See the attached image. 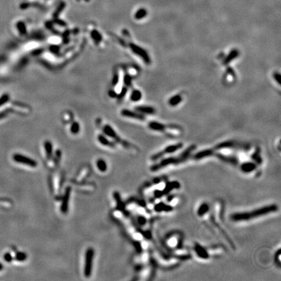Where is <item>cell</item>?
I'll list each match as a JSON object with an SVG mask.
<instances>
[{"mask_svg": "<svg viewBox=\"0 0 281 281\" xmlns=\"http://www.w3.org/2000/svg\"><path fill=\"white\" fill-rule=\"evenodd\" d=\"M65 5H66V4H65V3H64V2H63V3H61V4H60L57 7V8L56 9V11H55L54 13H53V17H55V18L57 17L59 14L61 13L62 12V11L64 9V7H65Z\"/></svg>", "mask_w": 281, "mask_h": 281, "instance_id": "26", "label": "cell"}, {"mask_svg": "<svg viewBox=\"0 0 281 281\" xmlns=\"http://www.w3.org/2000/svg\"><path fill=\"white\" fill-rule=\"evenodd\" d=\"M279 206L277 204H268L260 208L243 212L234 213L230 215V219L234 222H246L269 215L278 211Z\"/></svg>", "mask_w": 281, "mask_h": 281, "instance_id": "1", "label": "cell"}, {"mask_svg": "<svg viewBox=\"0 0 281 281\" xmlns=\"http://www.w3.org/2000/svg\"><path fill=\"white\" fill-rule=\"evenodd\" d=\"M12 159L16 163L22 164L24 165H27L30 167H36L37 166V162L33 159L30 158L27 156H26L21 154H15L12 156Z\"/></svg>", "mask_w": 281, "mask_h": 281, "instance_id": "8", "label": "cell"}, {"mask_svg": "<svg viewBox=\"0 0 281 281\" xmlns=\"http://www.w3.org/2000/svg\"><path fill=\"white\" fill-rule=\"evenodd\" d=\"M280 256H281L280 248H279L277 251L276 252L275 255V262L276 264H277L279 267H280Z\"/></svg>", "mask_w": 281, "mask_h": 281, "instance_id": "27", "label": "cell"}, {"mask_svg": "<svg viewBox=\"0 0 281 281\" xmlns=\"http://www.w3.org/2000/svg\"><path fill=\"white\" fill-rule=\"evenodd\" d=\"M91 38L94 41L96 44H99L102 40V36L97 30H93L91 33Z\"/></svg>", "mask_w": 281, "mask_h": 281, "instance_id": "19", "label": "cell"}, {"mask_svg": "<svg viewBox=\"0 0 281 281\" xmlns=\"http://www.w3.org/2000/svg\"><path fill=\"white\" fill-rule=\"evenodd\" d=\"M17 28L19 31L21 35H25L27 33V29H26V25L24 22H18L17 24Z\"/></svg>", "mask_w": 281, "mask_h": 281, "instance_id": "25", "label": "cell"}, {"mask_svg": "<svg viewBox=\"0 0 281 281\" xmlns=\"http://www.w3.org/2000/svg\"><path fill=\"white\" fill-rule=\"evenodd\" d=\"M56 22L57 23V24H58L59 25L61 26H66V23L64 22L63 20L62 21L61 20H56Z\"/></svg>", "mask_w": 281, "mask_h": 281, "instance_id": "37", "label": "cell"}, {"mask_svg": "<svg viewBox=\"0 0 281 281\" xmlns=\"http://www.w3.org/2000/svg\"><path fill=\"white\" fill-rule=\"evenodd\" d=\"M124 84H125L127 87H131L132 86V77L130 76L129 75H126L124 76Z\"/></svg>", "mask_w": 281, "mask_h": 281, "instance_id": "29", "label": "cell"}, {"mask_svg": "<svg viewBox=\"0 0 281 281\" xmlns=\"http://www.w3.org/2000/svg\"><path fill=\"white\" fill-rule=\"evenodd\" d=\"M103 131L105 134L108 135V137L112 138V139H115L117 142H122L121 138L118 136L117 133L115 132V131L113 130V128L111 126L108 125V124L105 125L103 128Z\"/></svg>", "mask_w": 281, "mask_h": 281, "instance_id": "12", "label": "cell"}, {"mask_svg": "<svg viewBox=\"0 0 281 281\" xmlns=\"http://www.w3.org/2000/svg\"><path fill=\"white\" fill-rule=\"evenodd\" d=\"M258 166H259V165L256 164L255 162H253L252 160L244 161L239 165V168H240L241 171L243 173L251 174L254 173L256 171Z\"/></svg>", "mask_w": 281, "mask_h": 281, "instance_id": "9", "label": "cell"}, {"mask_svg": "<svg viewBox=\"0 0 281 281\" xmlns=\"http://www.w3.org/2000/svg\"><path fill=\"white\" fill-rule=\"evenodd\" d=\"M182 100L183 98L182 94H175L173 96H172L171 98H170V99L169 100V104L170 106L172 107L176 106L180 103L182 102Z\"/></svg>", "mask_w": 281, "mask_h": 281, "instance_id": "16", "label": "cell"}, {"mask_svg": "<svg viewBox=\"0 0 281 281\" xmlns=\"http://www.w3.org/2000/svg\"><path fill=\"white\" fill-rule=\"evenodd\" d=\"M147 14H148V12H147L146 9L144 8H141L139 9H138L137 11L135 13L134 18L137 20H141L142 19V18H144L146 16Z\"/></svg>", "mask_w": 281, "mask_h": 281, "instance_id": "20", "label": "cell"}, {"mask_svg": "<svg viewBox=\"0 0 281 281\" xmlns=\"http://www.w3.org/2000/svg\"><path fill=\"white\" fill-rule=\"evenodd\" d=\"M3 259H4L5 261L8 262V263H10V262H11L13 260V257L11 255V253L8 252H6V253H5V254H4Z\"/></svg>", "mask_w": 281, "mask_h": 281, "instance_id": "28", "label": "cell"}, {"mask_svg": "<svg viewBox=\"0 0 281 281\" xmlns=\"http://www.w3.org/2000/svg\"><path fill=\"white\" fill-rule=\"evenodd\" d=\"M194 251L196 255L200 259L207 260L210 259L211 256L215 254L218 255L220 251V248L219 247H205L197 243L194 247Z\"/></svg>", "mask_w": 281, "mask_h": 281, "instance_id": "4", "label": "cell"}, {"mask_svg": "<svg viewBox=\"0 0 281 281\" xmlns=\"http://www.w3.org/2000/svg\"><path fill=\"white\" fill-rule=\"evenodd\" d=\"M118 81V74H115L114 75V77L113 78V81H112V84L113 86L115 85H116L117 84V83Z\"/></svg>", "mask_w": 281, "mask_h": 281, "instance_id": "35", "label": "cell"}, {"mask_svg": "<svg viewBox=\"0 0 281 281\" xmlns=\"http://www.w3.org/2000/svg\"><path fill=\"white\" fill-rule=\"evenodd\" d=\"M136 111L141 114L153 115L156 113V109L151 106H146V105H141L135 108Z\"/></svg>", "mask_w": 281, "mask_h": 281, "instance_id": "14", "label": "cell"}, {"mask_svg": "<svg viewBox=\"0 0 281 281\" xmlns=\"http://www.w3.org/2000/svg\"><path fill=\"white\" fill-rule=\"evenodd\" d=\"M94 257V250L93 248L89 247L87 249L85 256L84 275L87 278H89L93 270V263Z\"/></svg>", "mask_w": 281, "mask_h": 281, "instance_id": "6", "label": "cell"}, {"mask_svg": "<svg viewBox=\"0 0 281 281\" xmlns=\"http://www.w3.org/2000/svg\"><path fill=\"white\" fill-rule=\"evenodd\" d=\"M71 187H68L66 188L65 191H64V195L63 197V199L61 204V211L65 214L68 211V207H69V202L70 199V195H71Z\"/></svg>", "mask_w": 281, "mask_h": 281, "instance_id": "10", "label": "cell"}, {"mask_svg": "<svg viewBox=\"0 0 281 281\" xmlns=\"http://www.w3.org/2000/svg\"><path fill=\"white\" fill-rule=\"evenodd\" d=\"M239 54V53L238 50L236 49L232 50V51H230V52L229 53L228 56L224 58V59L223 61V64H224V65H227V64L230 63V62L232 61L233 60L236 59L238 57Z\"/></svg>", "mask_w": 281, "mask_h": 281, "instance_id": "13", "label": "cell"}, {"mask_svg": "<svg viewBox=\"0 0 281 281\" xmlns=\"http://www.w3.org/2000/svg\"><path fill=\"white\" fill-rule=\"evenodd\" d=\"M9 95H7V94H5V95H3V96H2V97L1 98H0V105H3L4 103L7 102V101L9 100Z\"/></svg>", "mask_w": 281, "mask_h": 281, "instance_id": "33", "label": "cell"}, {"mask_svg": "<svg viewBox=\"0 0 281 281\" xmlns=\"http://www.w3.org/2000/svg\"><path fill=\"white\" fill-rule=\"evenodd\" d=\"M130 48L132 51L133 52V53L137 55V56L140 57V58L142 59V60L145 62V64H150L151 59H150V57L149 56V53H147L146 50H145L141 47L139 46L138 45L133 44V43L130 44Z\"/></svg>", "mask_w": 281, "mask_h": 281, "instance_id": "7", "label": "cell"}, {"mask_svg": "<svg viewBox=\"0 0 281 281\" xmlns=\"http://www.w3.org/2000/svg\"><path fill=\"white\" fill-rule=\"evenodd\" d=\"M85 1H87V2H89V0H85Z\"/></svg>", "mask_w": 281, "mask_h": 281, "instance_id": "39", "label": "cell"}, {"mask_svg": "<svg viewBox=\"0 0 281 281\" xmlns=\"http://www.w3.org/2000/svg\"><path fill=\"white\" fill-rule=\"evenodd\" d=\"M126 93H127V88L126 87H124V88L122 89L121 93L118 95V100H122L124 96H125Z\"/></svg>", "mask_w": 281, "mask_h": 281, "instance_id": "32", "label": "cell"}, {"mask_svg": "<svg viewBox=\"0 0 281 281\" xmlns=\"http://www.w3.org/2000/svg\"><path fill=\"white\" fill-rule=\"evenodd\" d=\"M121 115L123 117H126L128 118H135L139 120V121H144L145 116L142 114L140 113H137L135 111H131V110H128L127 109H124L121 111Z\"/></svg>", "mask_w": 281, "mask_h": 281, "instance_id": "11", "label": "cell"}, {"mask_svg": "<svg viewBox=\"0 0 281 281\" xmlns=\"http://www.w3.org/2000/svg\"><path fill=\"white\" fill-rule=\"evenodd\" d=\"M96 167L100 171L105 173L108 170V165L105 161L103 159H98L96 162Z\"/></svg>", "mask_w": 281, "mask_h": 281, "instance_id": "18", "label": "cell"}, {"mask_svg": "<svg viewBox=\"0 0 281 281\" xmlns=\"http://www.w3.org/2000/svg\"><path fill=\"white\" fill-rule=\"evenodd\" d=\"M149 128L150 130L162 133L169 137H176L180 135L183 129L178 124H163L156 121H151L149 123Z\"/></svg>", "mask_w": 281, "mask_h": 281, "instance_id": "3", "label": "cell"}, {"mask_svg": "<svg viewBox=\"0 0 281 281\" xmlns=\"http://www.w3.org/2000/svg\"><path fill=\"white\" fill-rule=\"evenodd\" d=\"M183 144L182 143V142H178V143L176 144L169 145L165 147V148H164L163 150L152 156L151 159L155 162V161L162 159L165 156L173 154L177 150H180L183 147Z\"/></svg>", "mask_w": 281, "mask_h": 281, "instance_id": "5", "label": "cell"}, {"mask_svg": "<svg viewBox=\"0 0 281 281\" xmlns=\"http://www.w3.org/2000/svg\"><path fill=\"white\" fill-rule=\"evenodd\" d=\"M98 141L101 145H102L105 146H109L111 147V148H114L115 146L113 142L109 141L106 138V137L103 135H99L98 136Z\"/></svg>", "mask_w": 281, "mask_h": 281, "instance_id": "17", "label": "cell"}, {"mask_svg": "<svg viewBox=\"0 0 281 281\" xmlns=\"http://www.w3.org/2000/svg\"><path fill=\"white\" fill-rule=\"evenodd\" d=\"M56 154V157H55V163L57 164V162H59V159H61V151H60L59 150H57Z\"/></svg>", "mask_w": 281, "mask_h": 281, "instance_id": "34", "label": "cell"}, {"mask_svg": "<svg viewBox=\"0 0 281 281\" xmlns=\"http://www.w3.org/2000/svg\"><path fill=\"white\" fill-rule=\"evenodd\" d=\"M142 98V93L137 89H135L132 91L130 96V99L133 102H138Z\"/></svg>", "mask_w": 281, "mask_h": 281, "instance_id": "21", "label": "cell"}, {"mask_svg": "<svg viewBox=\"0 0 281 281\" xmlns=\"http://www.w3.org/2000/svg\"><path fill=\"white\" fill-rule=\"evenodd\" d=\"M273 77H274L275 80L277 82V84L279 85H280V80H281L280 74L279 72H275L274 74H273Z\"/></svg>", "mask_w": 281, "mask_h": 281, "instance_id": "31", "label": "cell"}, {"mask_svg": "<svg viewBox=\"0 0 281 281\" xmlns=\"http://www.w3.org/2000/svg\"><path fill=\"white\" fill-rule=\"evenodd\" d=\"M80 124L77 122H73L72 124V125H71V127H70V132L72 133H73V134H77L78 133L80 132Z\"/></svg>", "mask_w": 281, "mask_h": 281, "instance_id": "24", "label": "cell"}, {"mask_svg": "<svg viewBox=\"0 0 281 281\" xmlns=\"http://www.w3.org/2000/svg\"><path fill=\"white\" fill-rule=\"evenodd\" d=\"M113 196H114V199H115V200H116L117 203V207L118 208V209L121 210H123L124 205L121 200V195H120V194L118 192H114Z\"/></svg>", "mask_w": 281, "mask_h": 281, "instance_id": "22", "label": "cell"}, {"mask_svg": "<svg viewBox=\"0 0 281 281\" xmlns=\"http://www.w3.org/2000/svg\"><path fill=\"white\" fill-rule=\"evenodd\" d=\"M195 145H191L189 148L184 150L182 153L180 154L177 156H172V157H168L164 159H162V160H161L159 162L152 165L150 169L152 170V171H156V170H158L164 169L165 167H168L169 166H170V165L175 166V165H178L180 164L183 163L190 158V157L193 154V151L195 150Z\"/></svg>", "mask_w": 281, "mask_h": 281, "instance_id": "2", "label": "cell"}, {"mask_svg": "<svg viewBox=\"0 0 281 281\" xmlns=\"http://www.w3.org/2000/svg\"><path fill=\"white\" fill-rule=\"evenodd\" d=\"M27 259V255L24 252H17L15 254V259L18 262H24Z\"/></svg>", "mask_w": 281, "mask_h": 281, "instance_id": "23", "label": "cell"}, {"mask_svg": "<svg viewBox=\"0 0 281 281\" xmlns=\"http://www.w3.org/2000/svg\"><path fill=\"white\" fill-rule=\"evenodd\" d=\"M109 96H111V98H114V97H116V96H117V94L114 91L111 90V91H109Z\"/></svg>", "mask_w": 281, "mask_h": 281, "instance_id": "36", "label": "cell"}, {"mask_svg": "<svg viewBox=\"0 0 281 281\" xmlns=\"http://www.w3.org/2000/svg\"><path fill=\"white\" fill-rule=\"evenodd\" d=\"M137 222L140 225L144 226V225H145L146 224L147 220H146V218L145 217H144V216L141 215V216H139V217H138Z\"/></svg>", "mask_w": 281, "mask_h": 281, "instance_id": "30", "label": "cell"}, {"mask_svg": "<svg viewBox=\"0 0 281 281\" xmlns=\"http://www.w3.org/2000/svg\"><path fill=\"white\" fill-rule=\"evenodd\" d=\"M3 269V265L2 263L0 262V271H2Z\"/></svg>", "mask_w": 281, "mask_h": 281, "instance_id": "38", "label": "cell"}, {"mask_svg": "<svg viewBox=\"0 0 281 281\" xmlns=\"http://www.w3.org/2000/svg\"><path fill=\"white\" fill-rule=\"evenodd\" d=\"M44 150L46 158L48 159H51L53 156V145L50 141H46L44 142Z\"/></svg>", "mask_w": 281, "mask_h": 281, "instance_id": "15", "label": "cell"}]
</instances>
